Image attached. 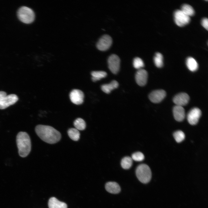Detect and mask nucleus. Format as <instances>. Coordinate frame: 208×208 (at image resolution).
Instances as JSON below:
<instances>
[{"instance_id":"obj_28","label":"nucleus","mask_w":208,"mask_h":208,"mask_svg":"<svg viewBox=\"0 0 208 208\" xmlns=\"http://www.w3.org/2000/svg\"><path fill=\"white\" fill-rule=\"evenodd\" d=\"M201 25L207 30L208 29V20L207 18H204L201 21Z\"/></svg>"},{"instance_id":"obj_18","label":"nucleus","mask_w":208,"mask_h":208,"mask_svg":"<svg viewBox=\"0 0 208 208\" xmlns=\"http://www.w3.org/2000/svg\"><path fill=\"white\" fill-rule=\"evenodd\" d=\"M186 64L188 69L192 72L196 71L198 68V64L196 61L192 57H189L187 59Z\"/></svg>"},{"instance_id":"obj_14","label":"nucleus","mask_w":208,"mask_h":208,"mask_svg":"<svg viewBox=\"0 0 208 208\" xmlns=\"http://www.w3.org/2000/svg\"><path fill=\"white\" fill-rule=\"evenodd\" d=\"M173 112L174 118L176 120L181 122L184 119L185 111L183 107L176 105L173 108Z\"/></svg>"},{"instance_id":"obj_26","label":"nucleus","mask_w":208,"mask_h":208,"mask_svg":"<svg viewBox=\"0 0 208 208\" xmlns=\"http://www.w3.org/2000/svg\"><path fill=\"white\" fill-rule=\"evenodd\" d=\"M134 67L138 70L141 69L144 66V64L141 59L139 57H136L134 58L133 62Z\"/></svg>"},{"instance_id":"obj_7","label":"nucleus","mask_w":208,"mask_h":208,"mask_svg":"<svg viewBox=\"0 0 208 208\" xmlns=\"http://www.w3.org/2000/svg\"><path fill=\"white\" fill-rule=\"evenodd\" d=\"M112 43L111 37L107 34L102 36L96 44L97 49L102 51H105L110 47Z\"/></svg>"},{"instance_id":"obj_17","label":"nucleus","mask_w":208,"mask_h":208,"mask_svg":"<svg viewBox=\"0 0 208 208\" xmlns=\"http://www.w3.org/2000/svg\"><path fill=\"white\" fill-rule=\"evenodd\" d=\"M118 83L115 80L112 81L109 84H105L101 86L102 90L107 94L110 93L113 90L118 88Z\"/></svg>"},{"instance_id":"obj_12","label":"nucleus","mask_w":208,"mask_h":208,"mask_svg":"<svg viewBox=\"0 0 208 208\" xmlns=\"http://www.w3.org/2000/svg\"><path fill=\"white\" fill-rule=\"evenodd\" d=\"M148 73L144 69L138 70L135 75V79L137 83L140 86H144L146 83Z\"/></svg>"},{"instance_id":"obj_9","label":"nucleus","mask_w":208,"mask_h":208,"mask_svg":"<svg viewBox=\"0 0 208 208\" xmlns=\"http://www.w3.org/2000/svg\"><path fill=\"white\" fill-rule=\"evenodd\" d=\"M18 100L16 95L10 94L6 95L0 100V109H4L15 103Z\"/></svg>"},{"instance_id":"obj_1","label":"nucleus","mask_w":208,"mask_h":208,"mask_svg":"<svg viewBox=\"0 0 208 208\" xmlns=\"http://www.w3.org/2000/svg\"><path fill=\"white\" fill-rule=\"evenodd\" d=\"M35 131L42 140L50 144L57 143L61 137L59 131L49 126L38 125L35 128Z\"/></svg>"},{"instance_id":"obj_27","label":"nucleus","mask_w":208,"mask_h":208,"mask_svg":"<svg viewBox=\"0 0 208 208\" xmlns=\"http://www.w3.org/2000/svg\"><path fill=\"white\" fill-rule=\"evenodd\" d=\"M144 154L140 152L135 153L133 154L131 156L132 159L137 161H142L144 160Z\"/></svg>"},{"instance_id":"obj_8","label":"nucleus","mask_w":208,"mask_h":208,"mask_svg":"<svg viewBox=\"0 0 208 208\" xmlns=\"http://www.w3.org/2000/svg\"><path fill=\"white\" fill-rule=\"evenodd\" d=\"M201 115L200 109L197 107L191 109L187 115V119L188 122L192 125H196L198 122Z\"/></svg>"},{"instance_id":"obj_5","label":"nucleus","mask_w":208,"mask_h":208,"mask_svg":"<svg viewBox=\"0 0 208 208\" xmlns=\"http://www.w3.org/2000/svg\"><path fill=\"white\" fill-rule=\"evenodd\" d=\"M175 23L179 26L183 27L188 24L190 21V17L185 14L181 10H176L174 14Z\"/></svg>"},{"instance_id":"obj_16","label":"nucleus","mask_w":208,"mask_h":208,"mask_svg":"<svg viewBox=\"0 0 208 208\" xmlns=\"http://www.w3.org/2000/svg\"><path fill=\"white\" fill-rule=\"evenodd\" d=\"M49 208H67V204L65 203L60 201L56 198H50L48 201Z\"/></svg>"},{"instance_id":"obj_4","label":"nucleus","mask_w":208,"mask_h":208,"mask_svg":"<svg viewBox=\"0 0 208 208\" xmlns=\"http://www.w3.org/2000/svg\"><path fill=\"white\" fill-rule=\"evenodd\" d=\"M17 15L19 20L26 24L32 23L35 18V14L33 11L26 6L20 7L17 11Z\"/></svg>"},{"instance_id":"obj_25","label":"nucleus","mask_w":208,"mask_h":208,"mask_svg":"<svg viewBox=\"0 0 208 208\" xmlns=\"http://www.w3.org/2000/svg\"><path fill=\"white\" fill-rule=\"evenodd\" d=\"M174 137L176 141L178 143L182 141L185 138V135L182 131L179 130L174 132L173 134Z\"/></svg>"},{"instance_id":"obj_2","label":"nucleus","mask_w":208,"mask_h":208,"mask_svg":"<svg viewBox=\"0 0 208 208\" xmlns=\"http://www.w3.org/2000/svg\"><path fill=\"white\" fill-rule=\"evenodd\" d=\"M16 141L19 155L23 157H26L29 153L31 148L29 135L25 132H20L16 136Z\"/></svg>"},{"instance_id":"obj_3","label":"nucleus","mask_w":208,"mask_h":208,"mask_svg":"<svg viewBox=\"0 0 208 208\" xmlns=\"http://www.w3.org/2000/svg\"><path fill=\"white\" fill-rule=\"evenodd\" d=\"M135 172L138 179L141 183L146 184L150 181L152 173L147 165L144 164L140 165L137 168Z\"/></svg>"},{"instance_id":"obj_24","label":"nucleus","mask_w":208,"mask_h":208,"mask_svg":"<svg viewBox=\"0 0 208 208\" xmlns=\"http://www.w3.org/2000/svg\"><path fill=\"white\" fill-rule=\"evenodd\" d=\"M154 62L157 67L161 68L162 67L163 63L162 55L159 53H157L154 57Z\"/></svg>"},{"instance_id":"obj_19","label":"nucleus","mask_w":208,"mask_h":208,"mask_svg":"<svg viewBox=\"0 0 208 208\" xmlns=\"http://www.w3.org/2000/svg\"><path fill=\"white\" fill-rule=\"evenodd\" d=\"M91 75L92 81L95 82L105 77L107 73L104 71H93L91 72Z\"/></svg>"},{"instance_id":"obj_11","label":"nucleus","mask_w":208,"mask_h":208,"mask_svg":"<svg viewBox=\"0 0 208 208\" xmlns=\"http://www.w3.org/2000/svg\"><path fill=\"white\" fill-rule=\"evenodd\" d=\"M166 93L163 90H154L149 95V98L152 102L157 103L161 102L165 97Z\"/></svg>"},{"instance_id":"obj_15","label":"nucleus","mask_w":208,"mask_h":208,"mask_svg":"<svg viewBox=\"0 0 208 208\" xmlns=\"http://www.w3.org/2000/svg\"><path fill=\"white\" fill-rule=\"evenodd\" d=\"M105 187L106 191L112 194H118L121 190L119 184L115 182L110 181L107 182L105 184Z\"/></svg>"},{"instance_id":"obj_21","label":"nucleus","mask_w":208,"mask_h":208,"mask_svg":"<svg viewBox=\"0 0 208 208\" xmlns=\"http://www.w3.org/2000/svg\"><path fill=\"white\" fill-rule=\"evenodd\" d=\"M181 10L190 17L193 16L194 14V10L192 7L187 4L183 5L181 6Z\"/></svg>"},{"instance_id":"obj_10","label":"nucleus","mask_w":208,"mask_h":208,"mask_svg":"<svg viewBox=\"0 0 208 208\" xmlns=\"http://www.w3.org/2000/svg\"><path fill=\"white\" fill-rule=\"evenodd\" d=\"M70 98L71 101L76 105L82 104L83 101L84 95L83 92L78 89H74L70 92Z\"/></svg>"},{"instance_id":"obj_23","label":"nucleus","mask_w":208,"mask_h":208,"mask_svg":"<svg viewBox=\"0 0 208 208\" xmlns=\"http://www.w3.org/2000/svg\"><path fill=\"white\" fill-rule=\"evenodd\" d=\"M74 125L75 128L78 130H83L86 128V123L83 119L81 118H78L74 121Z\"/></svg>"},{"instance_id":"obj_6","label":"nucleus","mask_w":208,"mask_h":208,"mask_svg":"<svg viewBox=\"0 0 208 208\" xmlns=\"http://www.w3.org/2000/svg\"><path fill=\"white\" fill-rule=\"evenodd\" d=\"M120 60L119 57L115 54L110 55L108 59V68L113 74L118 73L120 68Z\"/></svg>"},{"instance_id":"obj_20","label":"nucleus","mask_w":208,"mask_h":208,"mask_svg":"<svg viewBox=\"0 0 208 208\" xmlns=\"http://www.w3.org/2000/svg\"><path fill=\"white\" fill-rule=\"evenodd\" d=\"M68 134L70 138L75 141H78L80 138V133L78 130L75 128L69 129Z\"/></svg>"},{"instance_id":"obj_22","label":"nucleus","mask_w":208,"mask_h":208,"mask_svg":"<svg viewBox=\"0 0 208 208\" xmlns=\"http://www.w3.org/2000/svg\"><path fill=\"white\" fill-rule=\"evenodd\" d=\"M133 163L132 159L131 157L127 156L124 157L121 160V165L122 167L124 169H128L131 166Z\"/></svg>"},{"instance_id":"obj_29","label":"nucleus","mask_w":208,"mask_h":208,"mask_svg":"<svg viewBox=\"0 0 208 208\" xmlns=\"http://www.w3.org/2000/svg\"><path fill=\"white\" fill-rule=\"evenodd\" d=\"M6 95V93L5 92L0 91V100Z\"/></svg>"},{"instance_id":"obj_13","label":"nucleus","mask_w":208,"mask_h":208,"mask_svg":"<svg viewBox=\"0 0 208 208\" xmlns=\"http://www.w3.org/2000/svg\"><path fill=\"white\" fill-rule=\"evenodd\" d=\"M190 97L185 93H181L176 95L173 99V102L176 105L183 107L188 103Z\"/></svg>"}]
</instances>
